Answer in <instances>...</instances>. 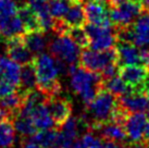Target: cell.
Listing matches in <instances>:
<instances>
[{"label":"cell","mask_w":149,"mask_h":148,"mask_svg":"<svg viewBox=\"0 0 149 148\" xmlns=\"http://www.w3.org/2000/svg\"><path fill=\"white\" fill-rule=\"evenodd\" d=\"M33 63L37 76L38 91H42L46 97L60 94L62 87L58 80L60 72L56 58L42 52L34 57Z\"/></svg>","instance_id":"6da1fadb"},{"label":"cell","mask_w":149,"mask_h":148,"mask_svg":"<svg viewBox=\"0 0 149 148\" xmlns=\"http://www.w3.org/2000/svg\"><path fill=\"white\" fill-rule=\"evenodd\" d=\"M71 75V87L79 95L85 106H88L102 88V76L98 72H93L83 66H77Z\"/></svg>","instance_id":"7a4b0ae2"},{"label":"cell","mask_w":149,"mask_h":148,"mask_svg":"<svg viewBox=\"0 0 149 148\" xmlns=\"http://www.w3.org/2000/svg\"><path fill=\"white\" fill-rule=\"evenodd\" d=\"M118 105V97L110 91L101 88L88 106H86L85 119L91 125V128L95 125L110 121L112 113Z\"/></svg>","instance_id":"3957f363"},{"label":"cell","mask_w":149,"mask_h":148,"mask_svg":"<svg viewBox=\"0 0 149 148\" xmlns=\"http://www.w3.org/2000/svg\"><path fill=\"white\" fill-rule=\"evenodd\" d=\"M116 37L118 41L131 43L138 48H149V11L143 10L132 25L118 29Z\"/></svg>","instance_id":"277c9868"},{"label":"cell","mask_w":149,"mask_h":148,"mask_svg":"<svg viewBox=\"0 0 149 148\" xmlns=\"http://www.w3.org/2000/svg\"><path fill=\"white\" fill-rule=\"evenodd\" d=\"M48 50L57 60L66 63L70 66V70L73 66H79V47L68 34L57 35L48 44ZM70 73V71H69Z\"/></svg>","instance_id":"5b68a950"},{"label":"cell","mask_w":149,"mask_h":148,"mask_svg":"<svg viewBox=\"0 0 149 148\" xmlns=\"http://www.w3.org/2000/svg\"><path fill=\"white\" fill-rule=\"evenodd\" d=\"M85 31L89 38V48L98 51L113 48L118 43L116 32L114 26H102V25L88 24L84 25Z\"/></svg>","instance_id":"8992f818"},{"label":"cell","mask_w":149,"mask_h":148,"mask_svg":"<svg viewBox=\"0 0 149 148\" xmlns=\"http://www.w3.org/2000/svg\"><path fill=\"white\" fill-rule=\"evenodd\" d=\"M111 63H118L116 48L98 51L94 49H83L79 56V64L87 70L101 73L106 66Z\"/></svg>","instance_id":"52a82bcc"},{"label":"cell","mask_w":149,"mask_h":148,"mask_svg":"<svg viewBox=\"0 0 149 148\" xmlns=\"http://www.w3.org/2000/svg\"><path fill=\"white\" fill-rule=\"evenodd\" d=\"M143 12V7L138 0H125L113 4L110 11V20L116 29L127 27Z\"/></svg>","instance_id":"ba28073f"},{"label":"cell","mask_w":149,"mask_h":148,"mask_svg":"<svg viewBox=\"0 0 149 148\" xmlns=\"http://www.w3.org/2000/svg\"><path fill=\"white\" fill-rule=\"evenodd\" d=\"M119 75L132 91L145 94L146 83L149 78V68L145 64H130L120 66Z\"/></svg>","instance_id":"9c48e42d"},{"label":"cell","mask_w":149,"mask_h":148,"mask_svg":"<svg viewBox=\"0 0 149 148\" xmlns=\"http://www.w3.org/2000/svg\"><path fill=\"white\" fill-rule=\"evenodd\" d=\"M83 7L88 23L113 26L110 20V11L113 7L111 0H86Z\"/></svg>","instance_id":"30bf717a"},{"label":"cell","mask_w":149,"mask_h":148,"mask_svg":"<svg viewBox=\"0 0 149 148\" xmlns=\"http://www.w3.org/2000/svg\"><path fill=\"white\" fill-rule=\"evenodd\" d=\"M45 105L49 111L51 118L54 119L56 126H61L72 114V105L66 97L59 95H54L51 97H47Z\"/></svg>","instance_id":"8fae6325"},{"label":"cell","mask_w":149,"mask_h":148,"mask_svg":"<svg viewBox=\"0 0 149 148\" xmlns=\"http://www.w3.org/2000/svg\"><path fill=\"white\" fill-rule=\"evenodd\" d=\"M23 35L6 40V50H7L8 57L14 62L19 63L20 66L29 63L34 59V54L31 52L27 46L25 45Z\"/></svg>","instance_id":"7c38bea8"},{"label":"cell","mask_w":149,"mask_h":148,"mask_svg":"<svg viewBox=\"0 0 149 148\" xmlns=\"http://www.w3.org/2000/svg\"><path fill=\"white\" fill-rule=\"evenodd\" d=\"M147 122H148L147 115L144 112L128 113L124 122V130L128 142L134 143V142H139L144 140Z\"/></svg>","instance_id":"4fadbf2b"},{"label":"cell","mask_w":149,"mask_h":148,"mask_svg":"<svg viewBox=\"0 0 149 148\" xmlns=\"http://www.w3.org/2000/svg\"><path fill=\"white\" fill-rule=\"evenodd\" d=\"M94 133H98V135L104 140L114 142V143H124L127 142V136L125 133L124 126L112 121H107L104 123L95 125L91 128Z\"/></svg>","instance_id":"5bb4252c"},{"label":"cell","mask_w":149,"mask_h":148,"mask_svg":"<svg viewBox=\"0 0 149 148\" xmlns=\"http://www.w3.org/2000/svg\"><path fill=\"white\" fill-rule=\"evenodd\" d=\"M116 49L118 54V64L119 66H130V64H144L141 57V48L131 43L118 41Z\"/></svg>","instance_id":"9a60e30c"},{"label":"cell","mask_w":149,"mask_h":148,"mask_svg":"<svg viewBox=\"0 0 149 148\" xmlns=\"http://www.w3.org/2000/svg\"><path fill=\"white\" fill-rule=\"evenodd\" d=\"M118 105L128 113L132 112H145L148 107V100L145 94L130 91L127 94L118 97Z\"/></svg>","instance_id":"2e32d148"},{"label":"cell","mask_w":149,"mask_h":148,"mask_svg":"<svg viewBox=\"0 0 149 148\" xmlns=\"http://www.w3.org/2000/svg\"><path fill=\"white\" fill-rule=\"evenodd\" d=\"M24 33V24L17 14L12 17H0V37L2 39L8 40L13 37L22 36Z\"/></svg>","instance_id":"e0dca14e"},{"label":"cell","mask_w":149,"mask_h":148,"mask_svg":"<svg viewBox=\"0 0 149 148\" xmlns=\"http://www.w3.org/2000/svg\"><path fill=\"white\" fill-rule=\"evenodd\" d=\"M48 1L49 0H29V7L36 13L40 24V29L44 32L51 31L54 23V19L50 14Z\"/></svg>","instance_id":"ac0fdd59"},{"label":"cell","mask_w":149,"mask_h":148,"mask_svg":"<svg viewBox=\"0 0 149 148\" xmlns=\"http://www.w3.org/2000/svg\"><path fill=\"white\" fill-rule=\"evenodd\" d=\"M37 88V76L34 66L33 61L26 63L21 68V75H20V84L17 86V91L21 95L25 96L29 91Z\"/></svg>","instance_id":"d6986e66"},{"label":"cell","mask_w":149,"mask_h":148,"mask_svg":"<svg viewBox=\"0 0 149 148\" xmlns=\"http://www.w3.org/2000/svg\"><path fill=\"white\" fill-rule=\"evenodd\" d=\"M25 45L31 50V52L34 56L42 54L48 48L49 41L45 35V32L42 31H34V32H25L23 35Z\"/></svg>","instance_id":"ffe728a7"},{"label":"cell","mask_w":149,"mask_h":148,"mask_svg":"<svg viewBox=\"0 0 149 148\" xmlns=\"http://www.w3.org/2000/svg\"><path fill=\"white\" fill-rule=\"evenodd\" d=\"M29 117L32 119L37 130H48V128H54L56 126V123L54 119L51 118L45 103L37 105L31 111Z\"/></svg>","instance_id":"44dd1931"},{"label":"cell","mask_w":149,"mask_h":148,"mask_svg":"<svg viewBox=\"0 0 149 148\" xmlns=\"http://www.w3.org/2000/svg\"><path fill=\"white\" fill-rule=\"evenodd\" d=\"M62 20L69 26V29L75 27V26H84L86 24V15H85L82 1L72 0L70 8H69L68 12L63 17Z\"/></svg>","instance_id":"7402d4cb"},{"label":"cell","mask_w":149,"mask_h":148,"mask_svg":"<svg viewBox=\"0 0 149 148\" xmlns=\"http://www.w3.org/2000/svg\"><path fill=\"white\" fill-rule=\"evenodd\" d=\"M17 15L20 17V19H21L22 22H23V24H24L25 32L42 31L37 15H36V13L34 12L33 9L29 7V3L22 4L21 7L19 8ZM42 32H44V31H42Z\"/></svg>","instance_id":"603a6c76"},{"label":"cell","mask_w":149,"mask_h":148,"mask_svg":"<svg viewBox=\"0 0 149 148\" xmlns=\"http://www.w3.org/2000/svg\"><path fill=\"white\" fill-rule=\"evenodd\" d=\"M102 88L110 91L116 97H120L122 95H125L130 91H132V88L120 77L119 74L112 76V77L102 80Z\"/></svg>","instance_id":"cb8c5ba5"},{"label":"cell","mask_w":149,"mask_h":148,"mask_svg":"<svg viewBox=\"0 0 149 148\" xmlns=\"http://www.w3.org/2000/svg\"><path fill=\"white\" fill-rule=\"evenodd\" d=\"M57 135H58V130H54V128L39 130L34 135L29 136V140L37 143L42 148H56Z\"/></svg>","instance_id":"d4e9b609"},{"label":"cell","mask_w":149,"mask_h":148,"mask_svg":"<svg viewBox=\"0 0 149 148\" xmlns=\"http://www.w3.org/2000/svg\"><path fill=\"white\" fill-rule=\"evenodd\" d=\"M15 140V128L11 119L0 122V148H11Z\"/></svg>","instance_id":"484cf974"},{"label":"cell","mask_w":149,"mask_h":148,"mask_svg":"<svg viewBox=\"0 0 149 148\" xmlns=\"http://www.w3.org/2000/svg\"><path fill=\"white\" fill-rule=\"evenodd\" d=\"M12 122L15 131L23 137H29L37 132V128L29 117L17 114L13 118Z\"/></svg>","instance_id":"4316f807"},{"label":"cell","mask_w":149,"mask_h":148,"mask_svg":"<svg viewBox=\"0 0 149 148\" xmlns=\"http://www.w3.org/2000/svg\"><path fill=\"white\" fill-rule=\"evenodd\" d=\"M23 98H24L23 95H21L17 91H14L12 94L0 98V107L8 110L14 118L20 112L21 106L23 103Z\"/></svg>","instance_id":"83f0119b"},{"label":"cell","mask_w":149,"mask_h":148,"mask_svg":"<svg viewBox=\"0 0 149 148\" xmlns=\"http://www.w3.org/2000/svg\"><path fill=\"white\" fill-rule=\"evenodd\" d=\"M20 75H21V66L19 63L14 62L10 58L4 57L3 60V74L2 77L13 85L19 86L20 84Z\"/></svg>","instance_id":"f1b7e54d"},{"label":"cell","mask_w":149,"mask_h":148,"mask_svg":"<svg viewBox=\"0 0 149 148\" xmlns=\"http://www.w3.org/2000/svg\"><path fill=\"white\" fill-rule=\"evenodd\" d=\"M71 3H72V0H49L48 6H49L51 17L54 20L63 19L70 8Z\"/></svg>","instance_id":"f546056e"},{"label":"cell","mask_w":149,"mask_h":148,"mask_svg":"<svg viewBox=\"0 0 149 148\" xmlns=\"http://www.w3.org/2000/svg\"><path fill=\"white\" fill-rule=\"evenodd\" d=\"M66 34L75 41V44L79 46V48L85 49V48L89 47V38L87 36L85 29H83V26L70 27Z\"/></svg>","instance_id":"4dcf8cb0"},{"label":"cell","mask_w":149,"mask_h":148,"mask_svg":"<svg viewBox=\"0 0 149 148\" xmlns=\"http://www.w3.org/2000/svg\"><path fill=\"white\" fill-rule=\"evenodd\" d=\"M19 7L15 0H0V17L15 15Z\"/></svg>","instance_id":"1f68e13d"},{"label":"cell","mask_w":149,"mask_h":148,"mask_svg":"<svg viewBox=\"0 0 149 148\" xmlns=\"http://www.w3.org/2000/svg\"><path fill=\"white\" fill-rule=\"evenodd\" d=\"M17 86L13 85L12 83L8 82L3 77H0V98L17 91Z\"/></svg>","instance_id":"d6a6232c"},{"label":"cell","mask_w":149,"mask_h":148,"mask_svg":"<svg viewBox=\"0 0 149 148\" xmlns=\"http://www.w3.org/2000/svg\"><path fill=\"white\" fill-rule=\"evenodd\" d=\"M141 51L144 64L149 68V48H141Z\"/></svg>","instance_id":"836d02e7"},{"label":"cell","mask_w":149,"mask_h":148,"mask_svg":"<svg viewBox=\"0 0 149 148\" xmlns=\"http://www.w3.org/2000/svg\"><path fill=\"white\" fill-rule=\"evenodd\" d=\"M104 142H106L107 148H131L130 145L128 146L122 145V143H114V142H107V140H104Z\"/></svg>","instance_id":"e575fe53"},{"label":"cell","mask_w":149,"mask_h":148,"mask_svg":"<svg viewBox=\"0 0 149 148\" xmlns=\"http://www.w3.org/2000/svg\"><path fill=\"white\" fill-rule=\"evenodd\" d=\"M22 148H42L40 145H38L37 143H35L33 140H29L26 143H23L22 145Z\"/></svg>","instance_id":"d590c367"},{"label":"cell","mask_w":149,"mask_h":148,"mask_svg":"<svg viewBox=\"0 0 149 148\" xmlns=\"http://www.w3.org/2000/svg\"><path fill=\"white\" fill-rule=\"evenodd\" d=\"M66 148H84V147H83V145H82V142H81V140H79V138H77V140H75L72 144L69 145Z\"/></svg>","instance_id":"8d00e7d4"},{"label":"cell","mask_w":149,"mask_h":148,"mask_svg":"<svg viewBox=\"0 0 149 148\" xmlns=\"http://www.w3.org/2000/svg\"><path fill=\"white\" fill-rule=\"evenodd\" d=\"M89 148H107V146H106V142H101V140H97L95 144L91 145Z\"/></svg>","instance_id":"74e56055"},{"label":"cell","mask_w":149,"mask_h":148,"mask_svg":"<svg viewBox=\"0 0 149 148\" xmlns=\"http://www.w3.org/2000/svg\"><path fill=\"white\" fill-rule=\"evenodd\" d=\"M141 2V7H143V10L145 11H149V0H138Z\"/></svg>","instance_id":"f35d334b"},{"label":"cell","mask_w":149,"mask_h":148,"mask_svg":"<svg viewBox=\"0 0 149 148\" xmlns=\"http://www.w3.org/2000/svg\"><path fill=\"white\" fill-rule=\"evenodd\" d=\"M144 140L149 144V121L147 122V125H146L145 134H144Z\"/></svg>","instance_id":"ab89813d"},{"label":"cell","mask_w":149,"mask_h":148,"mask_svg":"<svg viewBox=\"0 0 149 148\" xmlns=\"http://www.w3.org/2000/svg\"><path fill=\"white\" fill-rule=\"evenodd\" d=\"M3 60L4 57L0 54V77H2V74H3Z\"/></svg>","instance_id":"60d3db41"},{"label":"cell","mask_w":149,"mask_h":148,"mask_svg":"<svg viewBox=\"0 0 149 148\" xmlns=\"http://www.w3.org/2000/svg\"><path fill=\"white\" fill-rule=\"evenodd\" d=\"M123 1H125V0H111V2L113 4H118L120 3V2H123Z\"/></svg>","instance_id":"b9f144b4"},{"label":"cell","mask_w":149,"mask_h":148,"mask_svg":"<svg viewBox=\"0 0 149 148\" xmlns=\"http://www.w3.org/2000/svg\"><path fill=\"white\" fill-rule=\"evenodd\" d=\"M17 1H19V2H22V3L24 4L26 1H29V0H17Z\"/></svg>","instance_id":"7bdbcfd3"},{"label":"cell","mask_w":149,"mask_h":148,"mask_svg":"<svg viewBox=\"0 0 149 148\" xmlns=\"http://www.w3.org/2000/svg\"><path fill=\"white\" fill-rule=\"evenodd\" d=\"M79 1H83V0H79Z\"/></svg>","instance_id":"ee69618b"},{"label":"cell","mask_w":149,"mask_h":148,"mask_svg":"<svg viewBox=\"0 0 149 148\" xmlns=\"http://www.w3.org/2000/svg\"><path fill=\"white\" fill-rule=\"evenodd\" d=\"M83 1H84V0H83Z\"/></svg>","instance_id":"f6af8a7d"}]
</instances>
